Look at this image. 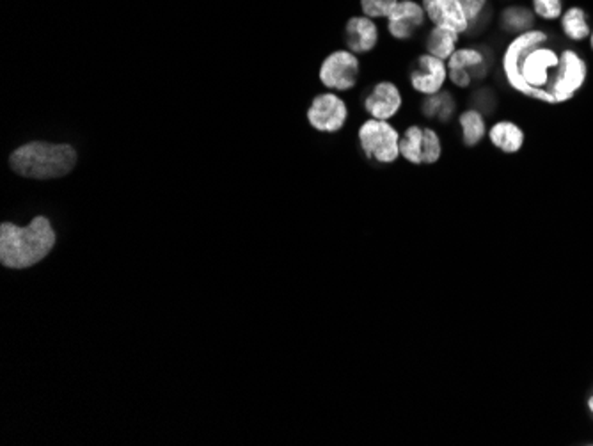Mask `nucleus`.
<instances>
[{
	"mask_svg": "<svg viewBox=\"0 0 593 446\" xmlns=\"http://www.w3.org/2000/svg\"><path fill=\"white\" fill-rule=\"evenodd\" d=\"M310 125L322 134H336L343 130L348 119L347 102L334 91L317 95L308 109Z\"/></svg>",
	"mask_w": 593,
	"mask_h": 446,
	"instance_id": "obj_7",
	"label": "nucleus"
},
{
	"mask_svg": "<svg viewBox=\"0 0 593 446\" xmlns=\"http://www.w3.org/2000/svg\"><path fill=\"white\" fill-rule=\"evenodd\" d=\"M403 106V97L400 88L394 82L382 80L372 88V91L365 97L363 107L372 117L389 121L393 119Z\"/></svg>",
	"mask_w": 593,
	"mask_h": 446,
	"instance_id": "obj_10",
	"label": "nucleus"
},
{
	"mask_svg": "<svg viewBox=\"0 0 593 446\" xmlns=\"http://www.w3.org/2000/svg\"><path fill=\"white\" fill-rule=\"evenodd\" d=\"M444 143L437 128L423 125V166H433L442 159Z\"/></svg>",
	"mask_w": 593,
	"mask_h": 446,
	"instance_id": "obj_20",
	"label": "nucleus"
},
{
	"mask_svg": "<svg viewBox=\"0 0 593 446\" xmlns=\"http://www.w3.org/2000/svg\"><path fill=\"white\" fill-rule=\"evenodd\" d=\"M532 9L542 22H558L565 11L563 0H532Z\"/></svg>",
	"mask_w": 593,
	"mask_h": 446,
	"instance_id": "obj_21",
	"label": "nucleus"
},
{
	"mask_svg": "<svg viewBox=\"0 0 593 446\" xmlns=\"http://www.w3.org/2000/svg\"><path fill=\"white\" fill-rule=\"evenodd\" d=\"M561 34L570 42V43H583L588 42L592 34V25L588 13L581 5H570L563 11L561 18L558 20Z\"/></svg>",
	"mask_w": 593,
	"mask_h": 446,
	"instance_id": "obj_16",
	"label": "nucleus"
},
{
	"mask_svg": "<svg viewBox=\"0 0 593 446\" xmlns=\"http://www.w3.org/2000/svg\"><path fill=\"white\" fill-rule=\"evenodd\" d=\"M448 64L439 57L427 52L416 57L409 70V84L414 93L422 97H431L446 89Z\"/></svg>",
	"mask_w": 593,
	"mask_h": 446,
	"instance_id": "obj_6",
	"label": "nucleus"
},
{
	"mask_svg": "<svg viewBox=\"0 0 593 446\" xmlns=\"http://www.w3.org/2000/svg\"><path fill=\"white\" fill-rule=\"evenodd\" d=\"M380 33L374 18L352 16L345 25V45L354 54H368L378 45Z\"/></svg>",
	"mask_w": 593,
	"mask_h": 446,
	"instance_id": "obj_11",
	"label": "nucleus"
},
{
	"mask_svg": "<svg viewBox=\"0 0 593 446\" xmlns=\"http://www.w3.org/2000/svg\"><path fill=\"white\" fill-rule=\"evenodd\" d=\"M420 2L431 25L457 31L462 36L471 31V23L464 13L460 0H420Z\"/></svg>",
	"mask_w": 593,
	"mask_h": 446,
	"instance_id": "obj_9",
	"label": "nucleus"
},
{
	"mask_svg": "<svg viewBox=\"0 0 593 446\" xmlns=\"http://www.w3.org/2000/svg\"><path fill=\"white\" fill-rule=\"evenodd\" d=\"M588 45H590V51H592V54H593V29H592V34H590V38H588Z\"/></svg>",
	"mask_w": 593,
	"mask_h": 446,
	"instance_id": "obj_25",
	"label": "nucleus"
},
{
	"mask_svg": "<svg viewBox=\"0 0 593 446\" xmlns=\"http://www.w3.org/2000/svg\"><path fill=\"white\" fill-rule=\"evenodd\" d=\"M460 38L462 34H459L457 31L431 25V31L425 36V52L442 60H448L459 49Z\"/></svg>",
	"mask_w": 593,
	"mask_h": 446,
	"instance_id": "obj_17",
	"label": "nucleus"
},
{
	"mask_svg": "<svg viewBox=\"0 0 593 446\" xmlns=\"http://www.w3.org/2000/svg\"><path fill=\"white\" fill-rule=\"evenodd\" d=\"M422 112L427 119L446 125L453 119V116H457V98L448 89H442L431 97H423Z\"/></svg>",
	"mask_w": 593,
	"mask_h": 446,
	"instance_id": "obj_18",
	"label": "nucleus"
},
{
	"mask_svg": "<svg viewBox=\"0 0 593 446\" xmlns=\"http://www.w3.org/2000/svg\"><path fill=\"white\" fill-rule=\"evenodd\" d=\"M587 409H588V414H590V418H592L593 422V390L590 391V395L587 396Z\"/></svg>",
	"mask_w": 593,
	"mask_h": 446,
	"instance_id": "obj_24",
	"label": "nucleus"
},
{
	"mask_svg": "<svg viewBox=\"0 0 593 446\" xmlns=\"http://www.w3.org/2000/svg\"><path fill=\"white\" fill-rule=\"evenodd\" d=\"M460 141L466 148H477L484 143L488 132L486 117L478 107H468L457 114Z\"/></svg>",
	"mask_w": 593,
	"mask_h": 446,
	"instance_id": "obj_14",
	"label": "nucleus"
},
{
	"mask_svg": "<svg viewBox=\"0 0 593 446\" xmlns=\"http://www.w3.org/2000/svg\"><path fill=\"white\" fill-rule=\"evenodd\" d=\"M9 164L14 172L34 180H51L68 174L77 164V152L64 143L34 141L16 148Z\"/></svg>",
	"mask_w": 593,
	"mask_h": 446,
	"instance_id": "obj_3",
	"label": "nucleus"
},
{
	"mask_svg": "<svg viewBox=\"0 0 593 446\" xmlns=\"http://www.w3.org/2000/svg\"><path fill=\"white\" fill-rule=\"evenodd\" d=\"M55 246V231L43 216L25 228L4 223L0 226V264L7 269H27L40 264Z\"/></svg>",
	"mask_w": 593,
	"mask_h": 446,
	"instance_id": "obj_2",
	"label": "nucleus"
},
{
	"mask_svg": "<svg viewBox=\"0 0 593 446\" xmlns=\"http://www.w3.org/2000/svg\"><path fill=\"white\" fill-rule=\"evenodd\" d=\"M385 20L389 34L398 42L412 40L429 22L423 5L418 0H400Z\"/></svg>",
	"mask_w": 593,
	"mask_h": 446,
	"instance_id": "obj_8",
	"label": "nucleus"
},
{
	"mask_svg": "<svg viewBox=\"0 0 593 446\" xmlns=\"http://www.w3.org/2000/svg\"><path fill=\"white\" fill-rule=\"evenodd\" d=\"M499 68L514 93L543 106L572 102L590 77L587 57L542 27L510 38Z\"/></svg>",
	"mask_w": 593,
	"mask_h": 446,
	"instance_id": "obj_1",
	"label": "nucleus"
},
{
	"mask_svg": "<svg viewBox=\"0 0 593 446\" xmlns=\"http://www.w3.org/2000/svg\"><path fill=\"white\" fill-rule=\"evenodd\" d=\"M400 157L412 164L423 166V125H409L400 135Z\"/></svg>",
	"mask_w": 593,
	"mask_h": 446,
	"instance_id": "obj_19",
	"label": "nucleus"
},
{
	"mask_svg": "<svg viewBox=\"0 0 593 446\" xmlns=\"http://www.w3.org/2000/svg\"><path fill=\"white\" fill-rule=\"evenodd\" d=\"M486 139L505 155H517L526 144V132L512 119H497L488 126Z\"/></svg>",
	"mask_w": 593,
	"mask_h": 446,
	"instance_id": "obj_12",
	"label": "nucleus"
},
{
	"mask_svg": "<svg viewBox=\"0 0 593 446\" xmlns=\"http://www.w3.org/2000/svg\"><path fill=\"white\" fill-rule=\"evenodd\" d=\"M464 13L471 23V29L477 27V23L484 18L486 7H488V0H460Z\"/></svg>",
	"mask_w": 593,
	"mask_h": 446,
	"instance_id": "obj_23",
	"label": "nucleus"
},
{
	"mask_svg": "<svg viewBox=\"0 0 593 446\" xmlns=\"http://www.w3.org/2000/svg\"><path fill=\"white\" fill-rule=\"evenodd\" d=\"M400 132L389 121L370 117L357 132L359 146L366 159L391 166L400 159Z\"/></svg>",
	"mask_w": 593,
	"mask_h": 446,
	"instance_id": "obj_4",
	"label": "nucleus"
},
{
	"mask_svg": "<svg viewBox=\"0 0 593 446\" xmlns=\"http://www.w3.org/2000/svg\"><path fill=\"white\" fill-rule=\"evenodd\" d=\"M400 0H361L363 14L368 18H387Z\"/></svg>",
	"mask_w": 593,
	"mask_h": 446,
	"instance_id": "obj_22",
	"label": "nucleus"
},
{
	"mask_svg": "<svg viewBox=\"0 0 593 446\" xmlns=\"http://www.w3.org/2000/svg\"><path fill=\"white\" fill-rule=\"evenodd\" d=\"M448 70H462L468 71L475 84L484 80L488 73L490 59L486 57V51L480 47H459L453 56L446 60Z\"/></svg>",
	"mask_w": 593,
	"mask_h": 446,
	"instance_id": "obj_13",
	"label": "nucleus"
},
{
	"mask_svg": "<svg viewBox=\"0 0 593 446\" xmlns=\"http://www.w3.org/2000/svg\"><path fill=\"white\" fill-rule=\"evenodd\" d=\"M361 75V62L357 54L350 51H336L325 57L319 79L329 91L343 93L357 86Z\"/></svg>",
	"mask_w": 593,
	"mask_h": 446,
	"instance_id": "obj_5",
	"label": "nucleus"
},
{
	"mask_svg": "<svg viewBox=\"0 0 593 446\" xmlns=\"http://www.w3.org/2000/svg\"><path fill=\"white\" fill-rule=\"evenodd\" d=\"M537 16L533 13L532 7L526 5H519V4H512L501 9L499 18H497V25L499 29L508 34V36H517L523 33H528L532 29L537 27Z\"/></svg>",
	"mask_w": 593,
	"mask_h": 446,
	"instance_id": "obj_15",
	"label": "nucleus"
}]
</instances>
